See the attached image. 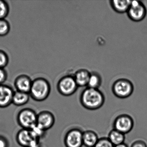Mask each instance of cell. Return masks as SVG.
I'll return each mask as SVG.
<instances>
[{
    "label": "cell",
    "instance_id": "22",
    "mask_svg": "<svg viewBox=\"0 0 147 147\" xmlns=\"http://www.w3.org/2000/svg\"><path fill=\"white\" fill-rule=\"evenodd\" d=\"M9 61L7 54L4 51L0 49V68L5 69L8 65Z\"/></svg>",
    "mask_w": 147,
    "mask_h": 147
},
{
    "label": "cell",
    "instance_id": "25",
    "mask_svg": "<svg viewBox=\"0 0 147 147\" xmlns=\"http://www.w3.org/2000/svg\"><path fill=\"white\" fill-rule=\"evenodd\" d=\"M130 147H147V144L145 141L139 139L134 141L131 144Z\"/></svg>",
    "mask_w": 147,
    "mask_h": 147
},
{
    "label": "cell",
    "instance_id": "17",
    "mask_svg": "<svg viewBox=\"0 0 147 147\" xmlns=\"http://www.w3.org/2000/svg\"><path fill=\"white\" fill-rule=\"evenodd\" d=\"M107 138L111 143L115 146L124 143L125 135L113 129L109 132Z\"/></svg>",
    "mask_w": 147,
    "mask_h": 147
},
{
    "label": "cell",
    "instance_id": "28",
    "mask_svg": "<svg viewBox=\"0 0 147 147\" xmlns=\"http://www.w3.org/2000/svg\"></svg>",
    "mask_w": 147,
    "mask_h": 147
},
{
    "label": "cell",
    "instance_id": "19",
    "mask_svg": "<svg viewBox=\"0 0 147 147\" xmlns=\"http://www.w3.org/2000/svg\"><path fill=\"white\" fill-rule=\"evenodd\" d=\"M11 26L9 22L5 19H0V36H7L10 32Z\"/></svg>",
    "mask_w": 147,
    "mask_h": 147
},
{
    "label": "cell",
    "instance_id": "5",
    "mask_svg": "<svg viewBox=\"0 0 147 147\" xmlns=\"http://www.w3.org/2000/svg\"><path fill=\"white\" fill-rule=\"evenodd\" d=\"M78 86L74 76L67 75L59 80L57 84V89L61 95L69 96L73 95L77 91Z\"/></svg>",
    "mask_w": 147,
    "mask_h": 147
},
{
    "label": "cell",
    "instance_id": "10",
    "mask_svg": "<svg viewBox=\"0 0 147 147\" xmlns=\"http://www.w3.org/2000/svg\"><path fill=\"white\" fill-rule=\"evenodd\" d=\"M14 92L10 86L4 84L0 85V108H6L12 104Z\"/></svg>",
    "mask_w": 147,
    "mask_h": 147
},
{
    "label": "cell",
    "instance_id": "16",
    "mask_svg": "<svg viewBox=\"0 0 147 147\" xmlns=\"http://www.w3.org/2000/svg\"><path fill=\"white\" fill-rule=\"evenodd\" d=\"M30 97L29 93L16 91L13 98L12 104L17 106H22L29 102Z\"/></svg>",
    "mask_w": 147,
    "mask_h": 147
},
{
    "label": "cell",
    "instance_id": "4",
    "mask_svg": "<svg viewBox=\"0 0 147 147\" xmlns=\"http://www.w3.org/2000/svg\"><path fill=\"white\" fill-rule=\"evenodd\" d=\"M17 119L22 129H30L37 124V114L31 108H24L19 112Z\"/></svg>",
    "mask_w": 147,
    "mask_h": 147
},
{
    "label": "cell",
    "instance_id": "12",
    "mask_svg": "<svg viewBox=\"0 0 147 147\" xmlns=\"http://www.w3.org/2000/svg\"><path fill=\"white\" fill-rule=\"evenodd\" d=\"M32 80L26 75L18 76L14 81V86L17 91L29 93L30 91Z\"/></svg>",
    "mask_w": 147,
    "mask_h": 147
},
{
    "label": "cell",
    "instance_id": "21",
    "mask_svg": "<svg viewBox=\"0 0 147 147\" xmlns=\"http://www.w3.org/2000/svg\"><path fill=\"white\" fill-rule=\"evenodd\" d=\"M9 5L4 0H0V19H5L9 14Z\"/></svg>",
    "mask_w": 147,
    "mask_h": 147
},
{
    "label": "cell",
    "instance_id": "20",
    "mask_svg": "<svg viewBox=\"0 0 147 147\" xmlns=\"http://www.w3.org/2000/svg\"><path fill=\"white\" fill-rule=\"evenodd\" d=\"M30 130L34 138L38 140H40L41 138L44 137L46 132V131L44 130L37 124Z\"/></svg>",
    "mask_w": 147,
    "mask_h": 147
},
{
    "label": "cell",
    "instance_id": "9",
    "mask_svg": "<svg viewBox=\"0 0 147 147\" xmlns=\"http://www.w3.org/2000/svg\"><path fill=\"white\" fill-rule=\"evenodd\" d=\"M55 122V116L51 112L44 111L37 114V125L46 131L53 127Z\"/></svg>",
    "mask_w": 147,
    "mask_h": 147
},
{
    "label": "cell",
    "instance_id": "7",
    "mask_svg": "<svg viewBox=\"0 0 147 147\" xmlns=\"http://www.w3.org/2000/svg\"><path fill=\"white\" fill-rule=\"evenodd\" d=\"M134 125V122L131 116L122 114L116 117L113 123V128L124 134L130 132Z\"/></svg>",
    "mask_w": 147,
    "mask_h": 147
},
{
    "label": "cell",
    "instance_id": "8",
    "mask_svg": "<svg viewBox=\"0 0 147 147\" xmlns=\"http://www.w3.org/2000/svg\"><path fill=\"white\" fill-rule=\"evenodd\" d=\"M83 132L79 128H72L67 131L64 138L66 147H82L83 146Z\"/></svg>",
    "mask_w": 147,
    "mask_h": 147
},
{
    "label": "cell",
    "instance_id": "13",
    "mask_svg": "<svg viewBox=\"0 0 147 147\" xmlns=\"http://www.w3.org/2000/svg\"><path fill=\"white\" fill-rule=\"evenodd\" d=\"M91 73L88 70L82 69L76 72L74 77L78 87L87 86Z\"/></svg>",
    "mask_w": 147,
    "mask_h": 147
},
{
    "label": "cell",
    "instance_id": "3",
    "mask_svg": "<svg viewBox=\"0 0 147 147\" xmlns=\"http://www.w3.org/2000/svg\"><path fill=\"white\" fill-rule=\"evenodd\" d=\"M112 91L117 98H126L132 94L134 91V86L129 80L121 78L114 82L112 87Z\"/></svg>",
    "mask_w": 147,
    "mask_h": 147
},
{
    "label": "cell",
    "instance_id": "24",
    "mask_svg": "<svg viewBox=\"0 0 147 147\" xmlns=\"http://www.w3.org/2000/svg\"><path fill=\"white\" fill-rule=\"evenodd\" d=\"M7 78V74L5 69L0 68V85L4 84Z\"/></svg>",
    "mask_w": 147,
    "mask_h": 147
},
{
    "label": "cell",
    "instance_id": "18",
    "mask_svg": "<svg viewBox=\"0 0 147 147\" xmlns=\"http://www.w3.org/2000/svg\"><path fill=\"white\" fill-rule=\"evenodd\" d=\"M102 83V78L100 75L97 72L91 73L87 87L98 89Z\"/></svg>",
    "mask_w": 147,
    "mask_h": 147
},
{
    "label": "cell",
    "instance_id": "11",
    "mask_svg": "<svg viewBox=\"0 0 147 147\" xmlns=\"http://www.w3.org/2000/svg\"><path fill=\"white\" fill-rule=\"evenodd\" d=\"M16 138L18 144L22 147H29L36 140H38L34 138L30 129L22 128L18 131Z\"/></svg>",
    "mask_w": 147,
    "mask_h": 147
},
{
    "label": "cell",
    "instance_id": "15",
    "mask_svg": "<svg viewBox=\"0 0 147 147\" xmlns=\"http://www.w3.org/2000/svg\"><path fill=\"white\" fill-rule=\"evenodd\" d=\"M131 3V1L129 0H112L110 1V5L113 9L116 12L124 13L128 11Z\"/></svg>",
    "mask_w": 147,
    "mask_h": 147
},
{
    "label": "cell",
    "instance_id": "14",
    "mask_svg": "<svg viewBox=\"0 0 147 147\" xmlns=\"http://www.w3.org/2000/svg\"><path fill=\"white\" fill-rule=\"evenodd\" d=\"M82 139L84 146L86 147H94L99 138L95 131L88 130L83 131Z\"/></svg>",
    "mask_w": 147,
    "mask_h": 147
},
{
    "label": "cell",
    "instance_id": "23",
    "mask_svg": "<svg viewBox=\"0 0 147 147\" xmlns=\"http://www.w3.org/2000/svg\"><path fill=\"white\" fill-rule=\"evenodd\" d=\"M94 147H114V145L107 138L103 137L99 139Z\"/></svg>",
    "mask_w": 147,
    "mask_h": 147
},
{
    "label": "cell",
    "instance_id": "6",
    "mask_svg": "<svg viewBox=\"0 0 147 147\" xmlns=\"http://www.w3.org/2000/svg\"><path fill=\"white\" fill-rule=\"evenodd\" d=\"M147 8L140 1H131L129 8L127 12L129 18L134 22L143 20L147 15Z\"/></svg>",
    "mask_w": 147,
    "mask_h": 147
},
{
    "label": "cell",
    "instance_id": "1",
    "mask_svg": "<svg viewBox=\"0 0 147 147\" xmlns=\"http://www.w3.org/2000/svg\"><path fill=\"white\" fill-rule=\"evenodd\" d=\"M80 102L86 109L94 111L103 106L105 102V95L99 89L87 87L81 94Z\"/></svg>",
    "mask_w": 147,
    "mask_h": 147
},
{
    "label": "cell",
    "instance_id": "26",
    "mask_svg": "<svg viewBox=\"0 0 147 147\" xmlns=\"http://www.w3.org/2000/svg\"><path fill=\"white\" fill-rule=\"evenodd\" d=\"M10 144L7 138L4 136L0 135V147H9Z\"/></svg>",
    "mask_w": 147,
    "mask_h": 147
},
{
    "label": "cell",
    "instance_id": "27",
    "mask_svg": "<svg viewBox=\"0 0 147 147\" xmlns=\"http://www.w3.org/2000/svg\"><path fill=\"white\" fill-rule=\"evenodd\" d=\"M114 147H129L127 144L123 143L120 144H118V145H115L114 146Z\"/></svg>",
    "mask_w": 147,
    "mask_h": 147
},
{
    "label": "cell",
    "instance_id": "2",
    "mask_svg": "<svg viewBox=\"0 0 147 147\" xmlns=\"http://www.w3.org/2000/svg\"><path fill=\"white\" fill-rule=\"evenodd\" d=\"M51 91V87L48 80L43 77H38L32 81L29 94L34 100L41 102L49 97Z\"/></svg>",
    "mask_w": 147,
    "mask_h": 147
}]
</instances>
